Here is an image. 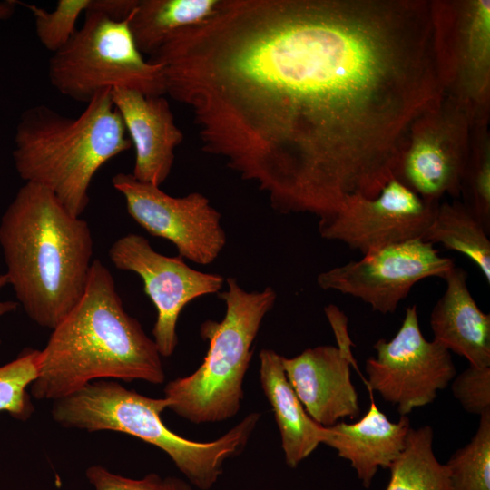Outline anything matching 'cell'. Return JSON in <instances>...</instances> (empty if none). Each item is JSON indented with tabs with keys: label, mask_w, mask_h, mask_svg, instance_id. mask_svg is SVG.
<instances>
[{
	"label": "cell",
	"mask_w": 490,
	"mask_h": 490,
	"mask_svg": "<svg viewBox=\"0 0 490 490\" xmlns=\"http://www.w3.org/2000/svg\"><path fill=\"white\" fill-rule=\"evenodd\" d=\"M161 490H192V488L182 479L175 476H168L162 478Z\"/></svg>",
	"instance_id": "cell-30"
},
{
	"label": "cell",
	"mask_w": 490,
	"mask_h": 490,
	"mask_svg": "<svg viewBox=\"0 0 490 490\" xmlns=\"http://www.w3.org/2000/svg\"><path fill=\"white\" fill-rule=\"evenodd\" d=\"M9 284L8 277L5 273H0V289L5 286ZM18 304L15 301H0V318L7 313L14 312L16 310ZM1 344V337H0Z\"/></svg>",
	"instance_id": "cell-31"
},
{
	"label": "cell",
	"mask_w": 490,
	"mask_h": 490,
	"mask_svg": "<svg viewBox=\"0 0 490 490\" xmlns=\"http://www.w3.org/2000/svg\"><path fill=\"white\" fill-rule=\"evenodd\" d=\"M435 49L443 94L473 126L490 116V1L432 0Z\"/></svg>",
	"instance_id": "cell-8"
},
{
	"label": "cell",
	"mask_w": 490,
	"mask_h": 490,
	"mask_svg": "<svg viewBox=\"0 0 490 490\" xmlns=\"http://www.w3.org/2000/svg\"><path fill=\"white\" fill-rule=\"evenodd\" d=\"M430 426L411 427L403 451L389 466L385 490H449L448 473L433 451Z\"/></svg>",
	"instance_id": "cell-22"
},
{
	"label": "cell",
	"mask_w": 490,
	"mask_h": 490,
	"mask_svg": "<svg viewBox=\"0 0 490 490\" xmlns=\"http://www.w3.org/2000/svg\"><path fill=\"white\" fill-rule=\"evenodd\" d=\"M111 96L135 149L132 176L160 187L172 171L174 150L183 140L168 100L119 87L111 89Z\"/></svg>",
	"instance_id": "cell-16"
},
{
	"label": "cell",
	"mask_w": 490,
	"mask_h": 490,
	"mask_svg": "<svg viewBox=\"0 0 490 490\" xmlns=\"http://www.w3.org/2000/svg\"><path fill=\"white\" fill-rule=\"evenodd\" d=\"M169 405L165 397H149L114 381L96 380L55 400L51 414L66 428L116 431L151 444L166 453L191 485L209 490L222 474L223 463L245 449L260 414L250 413L213 441L198 442L164 425L161 416Z\"/></svg>",
	"instance_id": "cell-5"
},
{
	"label": "cell",
	"mask_w": 490,
	"mask_h": 490,
	"mask_svg": "<svg viewBox=\"0 0 490 490\" xmlns=\"http://www.w3.org/2000/svg\"><path fill=\"white\" fill-rule=\"evenodd\" d=\"M472 128L466 110L443 94L412 123L395 178L427 201L458 197Z\"/></svg>",
	"instance_id": "cell-10"
},
{
	"label": "cell",
	"mask_w": 490,
	"mask_h": 490,
	"mask_svg": "<svg viewBox=\"0 0 490 490\" xmlns=\"http://www.w3.org/2000/svg\"><path fill=\"white\" fill-rule=\"evenodd\" d=\"M270 490H271V489H270Z\"/></svg>",
	"instance_id": "cell-33"
},
{
	"label": "cell",
	"mask_w": 490,
	"mask_h": 490,
	"mask_svg": "<svg viewBox=\"0 0 490 490\" xmlns=\"http://www.w3.org/2000/svg\"><path fill=\"white\" fill-rule=\"evenodd\" d=\"M132 15L116 22L86 11L83 24L49 60L51 84L60 93L86 103L107 88L164 95L162 65L143 59L131 32Z\"/></svg>",
	"instance_id": "cell-7"
},
{
	"label": "cell",
	"mask_w": 490,
	"mask_h": 490,
	"mask_svg": "<svg viewBox=\"0 0 490 490\" xmlns=\"http://www.w3.org/2000/svg\"><path fill=\"white\" fill-rule=\"evenodd\" d=\"M109 257L118 270L141 277L144 292L157 311L152 328L153 341L162 357L173 354L178 337L176 326L183 308L191 300L222 288L224 278L189 267L182 257H168L152 249L144 237L129 233L115 240Z\"/></svg>",
	"instance_id": "cell-13"
},
{
	"label": "cell",
	"mask_w": 490,
	"mask_h": 490,
	"mask_svg": "<svg viewBox=\"0 0 490 490\" xmlns=\"http://www.w3.org/2000/svg\"><path fill=\"white\" fill-rule=\"evenodd\" d=\"M153 61L203 152L318 220L377 197L443 95L431 0H220Z\"/></svg>",
	"instance_id": "cell-1"
},
{
	"label": "cell",
	"mask_w": 490,
	"mask_h": 490,
	"mask_svg": "<svg viewBox=\"0 0 490 490\" xmlns=\"http://www.w3.org/2000/svg\"><path fill=\"white\" fill-rule=\"evenodd\" d=\"M464 204L490 232V133L488 124L472 128L470 151L462 181Z\"/></svg>",
	"instance_id": "cell-24"
},
{
	"label": "cell",
	"mask_w": 490,
	"mask_h": 490,
	"mask_svg": "<svg viewBox=\"0 0 490 490\" xmlns=\"http://www.w3.org/2000/svg\"><path fill=\"white\" fill-rule=\"evenodd\" d=\"M17 4V1L13 0L0 1V22L13 15Z\"/></svg>",
	"instance_id": "cell-32"
},
{
	"label": "cell",
	"mask_w": 490,
	"mask_h": 490,
	"mask_svg": "<svg viewBox=\"0 0 490 490\" xmlns=\"http://www.w3.org/2000/svg\"><path fill=\"white\" fill-rule=\"evenodd\" d=\"M161 357L153 339L124 309L108 268L94 260L81 299L39 350L31 394L55 401L100 378L162 384Z\"/></svg>",
	"instance_id": "cell-2"
},
{
	"label": "cell",
	"mask_w": 490,
	"mask_h": 490,
	"mask_svg": "<svg viewBox=\"0 0 490 490\" xmlns=\"http://www.w3.org/2000/svg\"><path fill=\"white\" fill-rule=\"evenodd\" d=\"M90 0H59L48 12L34 5H25L34 17L39 42L53 54L64 47L76 32V22L86 12Z\"/></svg>",
	"instance_id": "cell-26"
},
{
	"label": "cell",
	"mask_w": 490,
	"mask_h": 490,
	"mask_svg": "<svg viewBox=\"0 0 490 490\" xmlns=\"http://www.w3.org/2000/svg\"><path fill=\"white\" fill-rule=\"evenodd\" d=\"M456 399L469 414L482 416L490 412V367L469 365L451 381Z\"/></svg>",
	"instance_id": "cell-27"
},
{
	"label": "cell",
	"mask_w": 490,
	"mask_h": 490,
	"mask_svg": "<svg viewBox=\"0 0 490 490\" xmlns=\"http://www.w3.org/2000/svg\"><path fill=\"white\" fill-rule=\"evenodd\" d=\"M439 202L424 200L396 178L373 198L351 196L318 220L321 238L340 241L363 255L388 245L422 239Z\"/></svg>",
	"instance_id": "cell-14"
},
{
	"label": "cell",
	"mask_w": 490,
	"mask_h": 490,
	"mask_svg": "<svg viewBox=\"0 0 490 490\" xmlns=\"http://www.w3.org/2000/svg\"><path fill=\"white\" fill-rule=\"evenodd\" d=\"M94 490H161L162 478L150 473L141 479H132L110 472L100 465H93L85 472Z\"/></svg>",
	"instance_id": "cell-28"
},
{
	"label": "cell",
	"mask_w": 490,
	"mask_h": 490,
	"mask_svg": "<svg viewBox=\"0 0 490 490\" xmlns=\"http://www.w3.org/2000/svg\"><path fill=\"white\" fill-rule=\"evenodd\" d=\"M39 350L26 348L13 361L0 367V412L26 421L34 412L27 387L37 376Z\"/></svg>",
	"instance_id": "cell-25"
},
{
	"label": "cell",
	"mask_w": 490,
	"mask_h": 490,
	"mask_svg": "<svg viewBox=\"0 0 490 490\" xmlns=\"http://www.w3.org/2000/svg\"><path fill=\"white\" fill-rule=\"evenodd\" d=\"M112 184L124 197L129 215L152 236L174 244L181 257L206 265L224 248L221 215L203 194L172 197L159 186L123 172L114 175Z\"/></svg>",
	"instance_id": "cell-12"
},
{
	"label": "cell",
	"mask_w": 490,
	"mask_h": 490,
	"mask_svg": "<svg viewBox=\"0 0 490 490\" xmlns=\"http://www.w3.org/2000/svg\"><path fill=\"white\" fill-rule=\"evenodd\" d=\"M446 288L430 314L435 340L469 365L490 367V315L477 306L467 286V272L454 266L444 279Z\"/></svg>",
	"instance_id": "cell-18"
},
{
	"label": "cell",
	"mask_w": 490,
	"mask_h": 490,
	"mask_svg": "<svg viewBox=\"0 0 490 490\" xmlns=\"http://www.w3.org/2000/svg\"><path fill=\"white\" fill-rule=\"evenodd\" d=\"M131 147L107 88L76 117L44 104L28 108L16 126L13 158L22 180L47 188L72 215L80 217L95 173Z\"/></svg>",
	"instance_id": "cell-4"
},
{
	"label": "cell",
	"mask_w": 490,
	"mask_h": 490,
	"mask_svg": "<svg viewBox=\"0 0 490 490\" xmlns=\"http://www.w3.org/2000/svg\"><path fill=\"white\" fill-rule=\"evenodd\" d=\"M489 231L462 202L438 203L434 218L422 237L431 244H441L473 261L490 283Z\"/></svg>",
	"instance_id": "cell-21"
},
{
	"label": "cell",
	"mask_w": 490,
	"mask_h": 490,
	"mask_svg": "<svg viewBox=\"0 0 490 490\" xmlns=\"http://www.w3.org/2000/svg\"><path fill=\"white\" fill-rule=\"evenodd\" d=\"M281 358L276 351L263 348L260 353V380L274 413L285 462L295 468L322 444L325 426L306 412L287 378Z\"/></svg>",
	"instance_id": "cell-19"
},
{
	"label": "cell",
	"mask_w": 490,
	"mask_h": 490,
	"mask_svg": "<svg viewBox=\"0 0 490 490\" xmlns=\"http://www.w3.org/2000/svg\"><path fill=\"white\" fill-rule=\"evenodd\" d=\"M410 428L407 416L390 421L370 395L366 414L354 423L339 421L325 427L322 444L348 460L363 487L369 488L378 469H388L403 451Z\"/></svg>",
	"instance_id": "cell-17"
},
{
	"label": "cell",
	"mask_w": 490,
	"mask_h": 490,
	"mask_svg": "<svg viewBox=\"0 0 490 490\" xmlns=\"http://www.w3.org/2000/svg\"><path fill=\"white\" fill-rule=\"evenodd\" d=\"M220 0H138L130 28L142 54L151 56L176 32L214 15Z\"/></svg>",
	"instance_id": "cell-20"
},
{
	"label": "cell",
	"mask_w": 490,
	"mask_h": 490,
	"mask_svg": "<svg viewBox=\"0 0 490 490\" xmlns=\"http://www.w3.org/2000/svg\"><path fill=\"white\" fill-rule=\"evenodd\" d=\"M8 282L27 316L54 329L81 299L93 263L88 223L55 195L25 182L2 216Z\"/></svg>",
	"instance_id": "cell-3"
},
{
	"label": "cell",
	"mask_w": 490,
	"mask_h": 490,
	"mask_svg": "<svg viewBox=\"0 0 490 490\" xmlns=\"http://www.w3.org/2000/svg\"><path fill=\"white\" fill-rule=\"evenodd\" d=\"M454 266L433 244L417 239L386 246L321 272L317 283L324 290L357 298L372 310L388 314L396 311L417 282L445 279Z\"/></svg>",
	"instance_id": "cell-11"
},
{
	"label": "cell",
	"mask_w": 490,
	"mask_h": 490,
	"mask_svg": "<svg viewBox=\"0 0 490 490\" xmlns=\"http://www.w3.org/2000/svg\"><path fill=\"white\" fill-rule=\"evenodd\" d=\"M376 356L366 360V386L397 407L400 416L431 404L456 375L451 352L427 340L419 326L416 305L406 309L397 334L378 339Z\"/></svg>",
	"instance_id": "cell-9"
},
{
	"label": "cell",
	"mask_w": 490,
	"mask_h": 490,
	"mask_svg": "<svg viewBox=\"0 0 490 490\" xmlns=\"http://www.w3.org/2000/svg\"><path fill=\"white\" fill-rule=\"evenodd\" d=\"M226 280L228 289L219 293L226 304L223 319H208L200 328L201 338L209 342L203 362L163 389L168 408L194 424L222 422L240 411L253 342L277 299L271 287L248 292L234 278Z\"/></svg>",
	"instance_id": "cell-6"
},
{
	"label": "cell",
	"mask_w": 490,
	"mask_h": 490,
	"mask_svg": "<svg viewBox=\"0 0 490 490\" xmlns=\"http://www.w3.org/2000/svg\"><path fill=\"white\" fill-rule=\"evenodd\" d=\"M138 0H90L87 11L98 12L108 18L122 22L135 10Z\"/></svg>",
	"instance_id": "cell-29"
},
{
	"label": "cell",
	"mask_w": 490,
	"mask_h": 490,
	"mask_svg": "<svg viewBox=\"0 0 490 490\" xmlns=\"http://www.w3.org/2000/svg\"><path fill=\"white\" fill-rule=\"evenodd\" d=\"M479 417L471 440L445 464L449 490H490V412Z\"/></svg>",
	"instance_id": "cell-23"
},
{
	"label": "cell",
	"mask_w": 490,
	"mask_h": 490,
	"mask_svg": "<svg viewBox=\"0 0 490 490\" xmlns=\"http://www.w3.org/2000/svg\"><path fill=\"white\" fill-rule=\"evenodd\" d=\"M287 378L308 415L328 427L360 413L358 395L351 380L356 360L331 345L309 348L293 358H281Z\"/></svg>",
	"instance_id": "cell-15"
}]
</instances>
